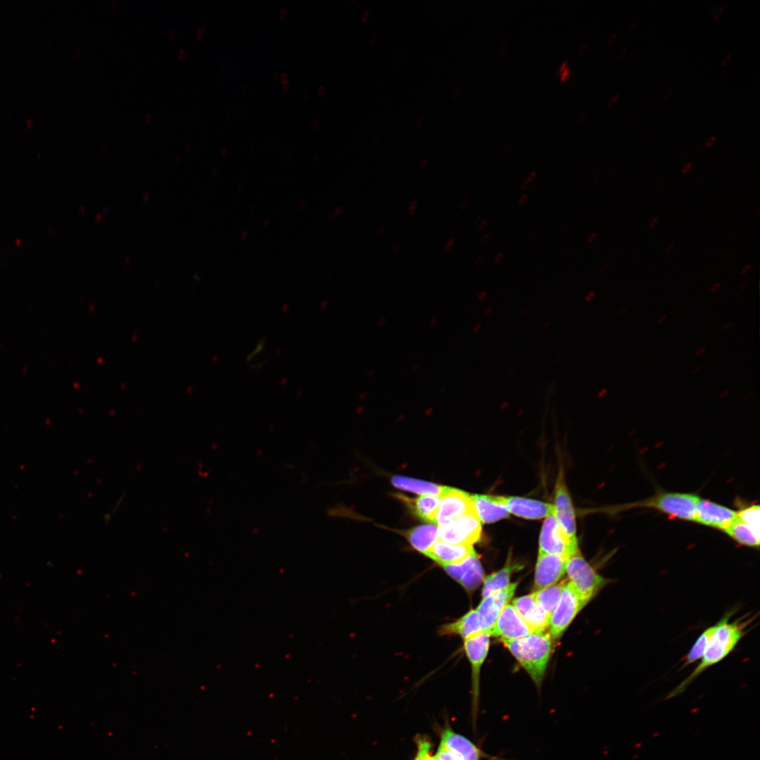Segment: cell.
<instances>
[{"instance_id":"5","label":"cell","mask_w":760,"mask_h":760,"mask_svg":"<svg viewBox=\"0 0 760 760\" xmlns=\"http://www.w3.org/2000/svg\"><path fill=\"white\" fill-rule=\"evenodd\" d=\"M481 531V522L473 509L448 523L440 525L438 535L441 540L447 543L472 545L479 540Z\"/></svg>"},{"instance_id":"47","label":"cell","mask_w":760,"mask_h":760,"mask_svg":"<svg viewBox=\"0 0 760 760\" xmlns=\"http://www.w3.org/2000/svg\"><path fill=\"white\" fill-rule=\"evenodd\" d=\"M700 369H701V367H700V366H697V367H695V369H693V371H692V373H693V374H696V373L699 372V371Z\"/></svg>"},{"instance_id":"23","label":"cell","mask_w":760,"mask_h":760,"mask_svg":"<svg viewBox=\"0 0 760 760\" xmlns=\"http://www.w3.org/2000/svg\"><path fill=\"white\" fill-rule=\"evenodd\" d=\"M522 568L523 565L514 562L511 558H508L507 563L501 569L484 577L482 597H484L508 586L512 574Z\"/></svg>"},{"instance_id":"42","label":"cell","mask_w":760,"mask_h":760,"mask_svg":"<svg viewBox=\"0 0 760 760\" xmlns=\"http://www.w3.org/2000/svg\"><path fill=\"white\" fill-rule=\"evenodd\" d=\"M384 233H385V228L384 227H381L377 231V234L379 236H383Z\"/></svg>"},{"instance_id":"45","label":"cell","mask_w":760,"mask_h":760,"mask_svg":"<svg viewBox=\"0 0 760 760\" xmlns=\"http://www.w3.org/2000/svg\"><path fill=\"white\" fill-rule=\"evenodd\" d=\"M704 350H705V348H704V347H702V348H701L698 349V350H697L696 351V353H695V355H702V353H704Z\"/></svg>"},{"instance_id":"30","label":"cell","mask_w":760,"mask_h":760,"mask_svg":"<svg viewBox=\"0 0 760 760\" xmlns=\"http://www.w3.org/2000/svg\"><path fill=\"white\" fill-rule=\"evenodd\" d=\"M435 756L438 760H464L460 754L441 744H440Z\"/></svg>"},{"instance_id":"1","label":"cell","mask_w":760,"mask_h":760,"mask_svg":"<svg viewBox=\"0 0 760 760\" xmlns=\"http://www.w3.org/2000/svg\"><path fill=\"white\" fill-rule=\"evenodd\" d=\"M732 614L727 613L714 625V632L700 662L688 677L668 694L666 699L682 693L701 673L725 659L747 633V626L752 623L753 618H742L730 623L729 619Z\"/></svg>"},{"instance_id":"7","label":"cell","mask_w":760,"mask_h":760,"mask_svg":"<svg viewBox=\"0 0 760 760\" xmlns=\"http://www.w3.org/2000/svg\"><path fill=\"white\" fill-rule=\"evenodd\" d=\"M585 607L572 583L564 585L558 603L550 618V635L552 639L559 638L576 614Z\"/></svg>"},{"instance_id":"33","label":"cell","mask_w":760,"mask_h":760,"mask_svg":"<svg viewBox=\"0 0 760 760\" xmlns=\"http://www.w3.org/2000/svg\"><path fill=\"white\" fill-rule=\"evenodd\" d=\"M455 241H456V240H455V239L454 237L449 238L446 241V242H445V243L444 245L445 251H450L452 248V247L455 246Z\"/></svg>"},{"instance_id":"40","label":"cell","mask_w":760,"mask_h":760,"mask_svg":"<svg viewBox=\"0 0 760 760\" xmlns=\"http://www.w3.org/2000/svg\"><path fill=\"white\" fill-rule=\"evenodd\" d=\"M657 221H658V218H657V217H655V218L652 219V220H651V222H650L649 223V225H648V227H649L650 228H652L653 227H654V225L656 224V223L657 222Z\"/></svg>"},{"instance_id":"3","label":"cell","mask_w":760,"mask_h":760,"mask_svg":"<svg viewBox=\"0 0 760 760\" xmlns=\"http://www.w3.org/2000/svg\"><path fill=\"white\" fill-rule=\"evenodd\" d=\"M698 498L694 493L661 490L645 500L632 502L627 507L651 508L671 518L695 521Z\"/></svg>"},{"instance_id":"44","label":"cell","mask_w":760,"mask_h":760,"mask_svg":"<svg viewBox=\"0 0 760 760\" xmlns=\"http://www.w3.org/2000/svg\"><path fill=\"white\" fill-rule=\"evenodd\" d=\"M666 315H662L661 317H659V319H657V323H659V324H661V323H663V322H664V320L666 319Z\"/></svg>"},{"instance_id":"14","label":"cell","mask_w":760,"mask_h":760,"mask_svg":"<svg viewBox=\"0 0 760 760\" xmlns=\"http://www.w3.org/2000/svg\"><path fill=\"white\" fill-rule=\"evenodd\" d=\"M538 554L559 555L566 558L571 554L570 548L557 523L555 508L545 517L539 538Z\"/></svg>"},{"instance_id":"22","label":"cell","mask_w":760,"mask_h":760,"mask_svg":"<svg viewBox=\"0 0 760 760\" xmlns=\"http://www.w3.org/2000/svg\"><path fill=\"white\" fill-rule=\"evenodd\" d=\"M397 497L404 502L418 518L425 522L436 524L440 496L424 495L417 498H410L398 494Z\"/></svg>"},{"instance_id":"50","label":"cell","mask_w":760,"mask_h":760,"mask_svg":"<svg viewBox=\"0 0 760 760\" xmlns=\"http://www.w3.org/2000/svg\"><path fill=\"white\" fill-rule=\"evenodd\" d=\"M752 396V393H749V394L747 395V396L745 397V399L748 400V398H749Z\"/></svg>"},{"instance_id":"15","label":"cell","mask_w":760,"mask_h":760,"mask_svg":"<svg viewBox=\"0 0 760 760\" xmlns=\"http://www.w3.org/2000/svg\"><path fill=\"white\" fill-rule=\"evenodd\" d=\"M443 568L469 592L475 590L483 581L484 572L477 553L460 564L447 565Z\"/></svg>"},{"instance_id":"19","label":"cell","mask_w":760,"mask_h":760,"mask_svg":"<svg viewBox=\"0 0 760 760\" xmlns=\"http://www.w3.org/2000/svg\"><path fill=\"white\" fill-rule=\"evenodd\" d=\"M476 515L483 524H491L509 515L500 495H471Z\"/></svg>"},{"instance_id":"28","label":"cell","mask_w":760,"mask_h":760,"mask_svg":"<svg viewBox=\"0 0 760 760\" xmlns=\"http://www.w3.org/2000/svg\"><path fill=\"white\" fill-rule=\"evenodd\" d=\"M714 630V626H710L699 635L688 654L683 658V666H688L702 658Z\"/></svg>"},{"instance_id":"10","label":"cell","mask_w":760,"mask_h":760,"mask_svg":"<svg viewBox=\"0 0 760 760\" xmlns=\"http://www.w3.org/2000/svg\"><path fill=\"white\" fill-rule=\"evenodd\" d=\"M518 583H510L502 590L483 597L476 609L483 632H488L494 626L503 608L512 598Z\"/></svg>"},{"instance_id":"32","label":"cell","mask_w":760,"mask_h":760,"mask_svg":"<svg viewBox=\"0 0 760 760\" xmlns=\"http://www.w3.org/2000/svg\"><path fill=\"white\" fill-rule=\"evenodd\" d=\"M417 210V201L412 200L408 205V212L410 215H414Z\"/></svg>"},{"instance_id":"41","label":"cell","mask_w":760,"mask_h":760,"mask_svg":"<svg viewBox=\"0 0 760 760\" xmlns=\"http://www.w3.org/2000/svg\"><path fill=\"white\" fill-rule=\"evenodd\" d=\"M751 267H752L751 265H747L746 266H745L742 268V270L741 271V273L742 274H745L747 271H749L750 270Z\"/></svg>"},{"instance_id":"12","label":"cell","mask_w":760,"mask_h":760,"mask_svg":"<svg viewBox=\"0 0 760 760\" xmlns=\"http://www.w3.org/2000/svg\"><path fill=\"white\" fill-rule=\"evenodd\" d=\"M534 633L522 620L512 604H507L488 632L490 636L500 638L504 642L524 637Z\"/></svg>"},{"instance_id":"38","label":"cell","mask_w":760,"mask_h":760,"mask_svg":"<svg viewBox=\"0 0 760 760\" xmlns=\"http://www.w3.org/2000/svg\"><path fill=\"white\" fill-rule=\"evenodd\" d=\"M720 286L721 284L719 283L714 284L710 289L711 292H716L719 289Z\"/></svg>"},{"instance_id":"13","label":"cell","mask_w":760,"mask_h":760,"mask_svg":"<svg viewBox=\"0 0 760 760\" xmlns=\"http://www.w3.org/2000/svg\"><path fill=\"white\" fill-rule=\"evenodd\" d=\"M567 558L553 554H538L534 578L536 590L557 583L566 573Z\"/></svg>"},{"instance_id":"34","label":"cell","mask_w":760,"mask_h":760,"mask_svg":"<svg viewBox=\"0 0 760 760\" xmlns=\"http://www.w3.org/2000/svg\"><path fill=\"white\" fill-rule=\"evenodd\" d=\"M430 749H427L423 755L422 760H438L436 756H433L429 754Z\"/></svg>"},{"instance_id":"8","label":"cell","mask_w":760,"mask_h":760,"mask_svg":"<svg viewBox=\"0 0 760 760\" xmlns=\"http://www.w3.org/2000/svg\"><path fill=\"white\" fill-rule=\"evenodd\" d=\"M490 635L483 632L479 635L464 640V649L471 666L472 671V707L473 721H476L479 694V674L485 661L490 644Z\"/></svg>"},{"instance_id":"21","label":"cell","mask_w":760,"mask_h":760,"mask_svg":"<svg viewBox=\"0 0 760 760\" xmlns=\"http://www.w3.org/2000/svg\"><path fill=\"white\" fill-rule=\"evenodd\" d=\"M483 633L476 609H471L457 620L439 628L441 635H456L467 640Z\"/></svg>"},{"instance_id":"25","label":"cell","mask_w":760,"mask_h":760,"mask_svg":"<svg viewBox=\"0 0 760 760\" xmlns=\"http://www.w3.org/2000/svg\"><path fill=\"white\" fill-rule=\"evenodd\" d=\"M723 532L740 545L754 548L759 547V530L737 518Z\"/></svg>"},{"instance_id":"26","label":"cell","mask_w":760,"mask_h":760,"mask_svg":"<svg viewBox=\"0 0 760 760\" xmlns=\"http://www.w3.org/2000/svg\"><path fill=\"white\" fill-rule=\"evenodd\" d=\"M392 484L400 489L419 494L440 496L445 486L402 476H394Z\"/></svg>"},{"instance_id":"18","label":"cell","mask_w":760,"mask_h":760,"mask_svg":"<svg viewBox=\"0 0 760 760\" xmlns=\"http://www.w3.org/2000/svg\"><path fill=\"white\" fill-rule=\"evenodd\" d=\"M472 545L450 544L438 540L424 554L442 567L457 564L476 555Z\"/></svg>"},{"instance_id":"43","label":"cell","mask_w":760,"mask_h":760,"mask_svg":"<svg viewBox=\"0 0 760 760\" xmlns=\"http://www.w3.org/2000/svg\"><path fill=\"white\" fill-rule=\"evenodd\" d=\"M673 246V243H669V245H668V246H666V247L665 248V249H664V251H665L666 253H669V251H671V250L672 249Z\"/></svg>"},{"instance_id":"48","label":"cell","mask_w":760,"mask_h":760,"mask_svg":"<svg viewBox=\"0 0 760 760\" xmlns=\"http://www.w3.org/2000/svg\"><path fill=\"white\" fill-rule=\"evenodd\" d=\"M747 285H748V282H747V281H746V282H745V283L744 284H742V286H740V290H743V289H745V288L746 286H747Z\"/></svg>"},{"instance_id":"31","label":"cell","mask_w":760,"mask_h":760,"mask_svg":"<svg viewBox=\"0 0 760 760\" xmlns=\"http://www.w3.org/2000/svg\"><path fill=\"white\" fill-rule=\"evenodd\" d=\"M416 743L417 746V752L413 760H422L424 752L427 749L431 747V742L426 737L417 736L416 737Z\"/></svg>"},{"instance_id":"27","label":"cell","mask_w":760,"mask_h":760,"mask_svg":"<svg viewBox=\"0 0 760 760\" xmlns=\"http://www.w3.org/2000/svg\"><path fill=\"white\" fill-rule=\"evenodd\" d=\"M566 582L567 581L563 580L552 585L533 592L538 604L549 618H550L558 603L562 589Z\"/></svg>"},{"instance_id":"29","label":"cell","mask_w":760,"mask_h":760,"mask_svg":"<svg viewBox=\"0 0 760 760\" xmlns=\"http://www.w3.org/2000/svg\"><path fill=\"white\" fill-rule=\"evenodd\" d=\"M759 506L750 505L740 508L737 511V518L747 523L754 528L759 530Z\"/></svg>"},{"instance_id":"35","label":"cell","mask_w":760,"mask_h":760,"mask_svg":"<svg viewBox=\"0 0 760 760\" xmlns=\"http://www.w3.org/2000/svg\"><path fill=\"white\" fill-rule=\"evenodd\" d=\"M716 139V136H713L710 139H709L708 141L706 143V147H707V148L711 147L714 144V143L715 142Z\"/></svg>"},{"instance_id":"37","label":"cell","mask_w":760,"mask_h":760,"mask_svg":"<svg viewBox=\"0 0 760 760\" xmlns=\"http://www.w3.org/2000/svg\"><path fill=\"white\" fill-rule=\"evenodd\" d=\"M730 58H731V54L730 53H728L727 56H726L722 60V62H721L722 65H725L728 62V61L730 59Z\"/></svg>"},{"instance_id":"4","label":"cell","mask_w":760,"mask_h":760,"mask_svg":"<svg viewBox=\"0 0 760 760\" xmlns=\"http://www.w3.org/2000/svg\"><path fill=\"white\" fill-rule=\"evenodd\" d=\"M566 572L585 606L609 583L585 560L579 549L567 558Z\"/></svg>"},{"instance_id":"24","label":"cell","mask_w":760,"mask_h":760,"mask_svg":"<svg viewBox=\"0 0 760 760\" xmlns=\"http://www.w3.org/2000/svg\"><path fill=\"white\" fill-rule=\"evenodd\" d=\"M438 529L436 525L425 524L403 531L402 533L416 550L424 555L437 541Z\"/></svg>"},{"instance_id":"17","label":"cell","mask_w":760,"mask_h":760,"mask_svg":"<svg viewBox=\"0 0 760 760\" xmlns=\"http://www.w3.org/2000/svg\"><path fill=\"white\" fill-rule=\"evenodd\" d=\"M501 500L509 514L526 519L545 518L555 508L553 504L521 497L501 496Z\"/></svg>"},{"instance_id":"20","label":"cell","mask_w":760,"mask_h":760,"mask_svg":"<svg viewBox=\"0 0 760 760\" xmlns=\"http://www.w3.org/2000/svg\"><path fill=\"white\" fill-rule=\"evenodd\" d=\"M441 744L460 754L464 760H483L489 758L471 740L455 733L450 727L442 731Z\"/></svg>"},{"instance_id":"2","label":"cell","mask_w":760,"mask_h":760,"mask_svg":"<svg viewBox=\"0 0 760 760\" xmlns=\"http://www.w3.org/2000/svg\"><path fill=\"white\" fill-rule=\"evenodd\" d=\"M503 643L540 688L552 651L550 633H532Z\"/></svg>"},{"instance_id":"49","label":"cell","mask_w":760,"mask_h":760,"mask_svg":"<svg viewBox=\"0 0 760 760\" xmlns=\"http://www.w3.org/2000/svg\"><path fill=\"white\" fill-rule=\"evenodd\" d=\"M467 205H468V202H464V205H463L462 206V210H464V209H466V208H467Z\"/></svg>"},{"instance_id":"9","label":"cell","mask_w":760,"mask_h":760,"mask_svg":"<svg viewBox=\"0 0 760 760\" xmlns=\"http://www.w3.org/2000/svg\"><path fill=\"white\" fill-rule=\"evenodd\" d=\"M736 518L737 511L711 500L698 498L695 522L724 531Z\"/></svg>"},{"instance_id":"46","label":"cell","mask_w":760,"mask_h":760,"mask_svg":"<svg viewBox=\"0 0 760 760\" xmlns=\"http://www.w3.org/2000/svg\"><path fill=\"white\" fill-rule=\"evenodd\" d=\"M728 393H729V391H728V390H725V391H723V392H721V394H720V397H721V398H724V397H725V396H726V395H728Z\"/></svg>"},{"instance_id":"6","label":"cell","mask_w":760,"mask_h":760,"mask_svg":"<svg viewBox=\"0 0 760 760\" xmlns=\"http://www.w3.org/2000/svg\"><path fill=\"white\" fill-rule=\"evenodd\" d=\"M553 505L557 523L571 554L579 549L576 537V516L562 472L559 473L556 483Z\"/></svg>"},{"instance_id":"16","label":"cell","mask_w":760,"mask_h":760,"mask_svg":"<svg viewBox=\"0 0 760 760\" xmlns=\"http://www.w3.org/2000/svg\"><path fill=\"white\" fill-rule=\"evenodd\" d=\"M512 604L534 633L544 632L549 627L550 618L538 604L533 593L515 598Z\"/></svg>"},{"instance_id":"39","label":"cell","mask_w":760,"mask_h":760,"mask_svg":"<svg viewBox=\"0 0 760 760\" xmlns=\"http://www.w3.org/2000/svg\"><path fill=\"white\" fill-rule=\"evenodd\" d=\"M401 248V243L399 242L395 243L393 246V250L395 252L398 251Z\"/></svg>"},{"instance_id":"11","label":"cell","mask_w":760,"mask_h":760,"mask_svg":"<svg viewBox=\"0 0 760 760\" xmlns=\"http://www.w3.org/2000/svg\"><path fill=\"white\" fill-rule=\"evenodd\" d=\"M440 498L436 518V524L439 526L448 523L464 513L474 509L471 495L457 488L445 486Z\"/></svg>"},{"instance_id":"36","label":"cell","mask_w":760,"mask_h":760,"mask_svg":"<svg viewBox=\"0 0 760 760\" xmlns=\"http://www.w3.org/2000/svg\"><path fill=\"white\" fill-rule=\"evenodd\" d=\"M692 163H687V164H686V165H685V166H684V167H683V169H682V171H681V172H682V173H683V174H686V173H688V172H689V170H690V168L692 167Z\"/></svg>"}]
</instances>
